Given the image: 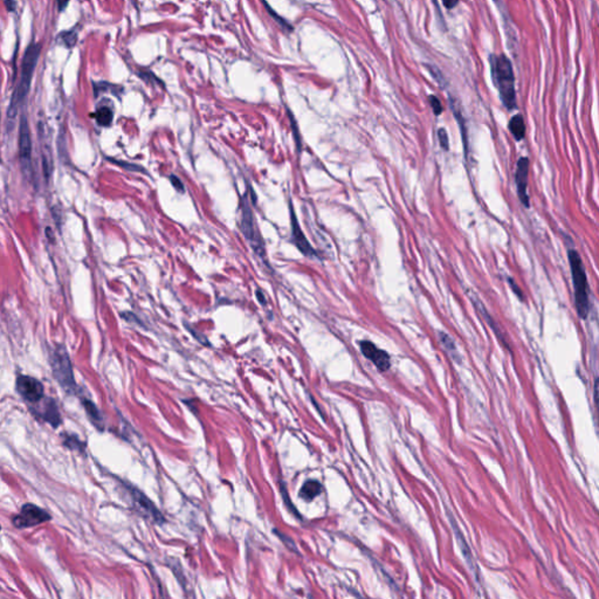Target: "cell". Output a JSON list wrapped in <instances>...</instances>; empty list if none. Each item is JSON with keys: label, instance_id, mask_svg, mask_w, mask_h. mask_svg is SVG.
Returning a JSON list of instances; mask_svg holds the SVG:
<instances>
[{"label": "cell", "instance_id": "cell-13", "mask_svg": "<svg viewBox=\"0 0 599 599\" xmlns=\"http://www.w3.org/2000/svg\"><path fill=\"white\" fill-rule=\"evenodd\" d=\"M40 416L44 418L47 423L51 424L53 427L60 426V413H59L57 404H55V401L53 399H46V403L44 404V409H42V412H40Z\"/></svg>", "mask_w": 599, "mask_h": 599}, {"label": "cell", "instance_id": "cell-1", "mask_svg": "<svg viewBox=\"0 0 599 599\" xmlns=\"http://www.w3.org/2000/svg\"><path fill=\"white\" fill-rule=\"evenodd\" d=\"M40 54L41 44H39V42L38 44L37 42H33V44L29 45L27 49H26L24 59H22L21 62L20 76H19L18 84H16L14 91H13L11 103H9L7 110L8 120H15L16 115H18L19 107H20V104L25 101V98L27 97L33 80V75H34V71L35 68H37Z\"/></svg>", "mask_w": 599, "mask_h": 599}, {"label": "cell", "instance_id": "cell-14", "mask_svg": "<svg viewBox=\"0 0 599 599\" xmlns=\"http://www.w3.org/2000/svg\"><path fill=\"white\" fill-rule=\"evenodd\" d=\"M322 493V486L321 483L318 481H316V480H308L307 482H304V485L302 486L301 490H300V498L303 499L304 501H312L315 498H317L318 495H320Z\"/></svg>", "mask_w": 599, "mask_h": 599}, {"label": "cell", "instance_id": "cell-16", "mask_svg": "<svg viewBox=\"0 0 599 599\" xmlns=\"http://www.w3.org/2000/svg\"><path fill=\"white\" fill-rule=\"evenodd\" d=\"M94 117L95 120H96L97 124H100L101 127H109L114 120V113L113 110H111V108L107 107V105H103V107H100L95 111Z\"/></svg>", "mask_w": 599, "mask_h": 599}, {"label": "cell", "instance_id": "cell-17", "mask_svg": "<svg viewBox=\"0 0 599 599\" xmlns=\"http://www.w3.org/2000/svg\"><path fill=\"white\" fill-rule=\"evenodd\" d=\"M439 337H440V342H442V344L445 347L446 350L449 351L450 355H452V357H456L457 356L456 347H455V343H454V341L452 340V338H450L449 335H446L445 332H440Z\"/></svg>", "mask_w": 599, "mask_h": 599}, {"label": "cell", "instance_id": "cell-27", "mask_svg": "<svg viewBox=\"0 0 599 599\" xmlns=\"http://www.w3.org/2000/svg\"><path fill=\"white\" fill-rule=\"evenodd\" d=\"M457 1H459V0H443V4L445 5L446 8L450 9V8L455 7V6L457 5Z\"/></svg>", "mask_w": 599, "mask_h": 599}, {"label": "cell", "instance_id": "cell-9", "mask_svg": "<svg viewBox=\"0 0 599 599\" xmlns=\"http://www.w3.org/2000/svg\"><path fill=\"white\" fill-rule=\"evenodd\" d=\"M289 207H291V226L293 242H294L296 248L304 256H308V258H317V253L315 252V249L312 248V246L310 245V242H309L307 236L302 232L301 226H300L298 222V217H296L295 210L294 207H293L292 203H289Z\"/></svg>", "mask_w": 599, "mask_h": 599}, {"label": "cell", "instance_id": "cell-29", "mask_svg": "<svg viewBox=\"0 0 599 599\" xmlns=\"http://www.w3.org/2000/svg\"><path fill=\"white\" fill-rule=\"evenodd\" d=\"M263 295H265V294H263V292L261 291V289H256V298H258V300L260 301V303H261L262 305H265L266 299H265V296H263Z\"/></svg>", "mask_w": 599, "mask_h": 599}, {"label": "cell", "instance_id": "cell-3", "mask_svg": "<svg viewBox=\"0 0 599 599\" xmlns=\"http://www.w3.org/2000/svg\"><path fill=\"white\" fill-rule=\"evenodd\" d=\"M568 256L569 262H570L577 314L581 318H587L589 311H590V299H589L590 292H589L587 272H585L583 260L575 249H570L568 252Z\"/></svg>", "mask_w": 599, "mask_h": 599}, {"label": "cell", "instance_id": "cell-24", "mask_svg": "<svg viewBox=\"0 0 599 599\" xmlns=\"http://www.w3.org/2000/svg\"><path fill=\"white\" fill-rule=\"evenodd\" d=\"M427 68L430 69V72H431V74H432V76H433L434 78H436V80H437L438 82H439L440 84H443V83H444V77H443L442 73H440V71H439V69L434 68V67H432V66H427Z\"/></svg>", "mask_w": 599, "mask_h": 599}, {"label": "cell", "instance_id": "cell-11", "mask_svg": "<svg viewBox=\"0 0 599 599\" xmlns=\"http://www.w3.org/2000/svg\"><path fill=\"white\" fill-rule=\"evenodd\" d=\"M528 177H529V159L528 157H521L516 164L515 183L518 187V196L521 203L525 207H529L528 196Z\"/></svg>", "mask_w": 599, "mask_h": 599}, {"label": "cell", "instance_id": "cell-15", "mask_svg": "<svg viewBox=\"0 0 599 599\" xmlns=\"http://www.w3.org/2000/svg\"><path fill=\"white\" fill-rule=\"evenodd\" d=\"M509 131L516 141H522L525 136V124L522 115H515L512 117L508 124Z\"/></svg>", "mask_w": 599, "mask_h": 599}, {"label": "cell", "instance_id": "cell-23", "mask_svg": "<svg viewBox=\"0 0 599 599\" xmlns=\"http://www.w3.org/2000/svg\"><path fill=\"white\" fill-rule=\"evenodd\" d=\"M170 180H171V183H172V185H173L174 189H176V191H178L179 193H184V191H185V189H184V185H183L182 180H180L178 178V177L174 176V174H171V176H170Z\"/></svg>", "mask_w": 599, "mask_h": 599}, {"label": "cell", "instance_id": "cell-10", "mask_svg": "<svg viewBox=\"0 0 599 599\" xmlns=\"http://www.w3.org/2000/svg\"><path fill=\"white\" fill-rule=\"evenodd\" d=\"M361 351L368 360L376 365L379 371H387L391 367V358L386 351L380 350L370 341H362L360 343Z\"/></svg>", "mask_w": 599, "mask_h": 599}, {"label": "cell", "instance_id": "cell-7", "mask_svg": "<svg viewBox=\"0 0 599 599\" xmlns=\"http://www.w3.org/2000/svg\"><path fill=\"white\" fill-rule=\"evenodd\" d=\"M19 157L25 171H31L32 166V136L26 115H22L19 124Z\"/></svg>", "mask_w": 599, "mask_h": 599}, {"label": "cell", "instance_id": "cell-25", "mask_svg": "<svg viewBox=\"0 0 599 599\" xmlns=\"http://www.w3.org/2000/svg\"><path fill=\"white\" fill-rule=\"evenodd\" d=\"M508 284H509V286H510V288H512V291L515 293V295L518 296V298H519V299L521 300V301H522V300H523V296H522V295H523V294H522V291H521V289L519 288V286L515 284V282H514V280L509 278V279H508Z\"/></svg>", "mask_w": 599, "mask_h": 599}, {"label": "cell", "instance_id": "cell-21", "mask_svg": "<svg viewBox=\"0 0 599 599\" xmlns=\"http://www.w3.org/2000/svg\"><path fill=\"white\" fill-rule=\"evenodd\" d=\"M438 137H439V143L440 147L443 148L445 151L449 150V135H447V131L442 128V129L438 130Z\"/></svg>", "mask_w": 599, "mask_h": 599}, {"label": "cell", "instance_id": "cell-33", "mask_svg": "<svg viewBox=\"0 0 599 599\" xmlns=\"http://www.w3.org/2000/svg\"><path fill=\"white\" fill-rule=\"evenodd\" d=\"M0 529H1V528H0Z\"/></svg>", "mask_w": 599, "mask_h": 599}, {"label": "cell", "instance_id": "cell-28", "mask_svg": "<svg viewBox=\"0 0 599 599\" xmlns=\"http://www.w3.org/2000/svg\"><path fill=\"white\" fill-rule=\"evenodd\" d=\"M69 0H57V5H58V9L60 12L64 11V9L67 7Z\"/></svg>", "mask_w": 599, "mask_h": 599}, {"label": "cell", "instance_id": "cell-6", "mask_svg": "<svg viewBox=\"0 0 599 599\" xmlns=\"http://www.w3.org/2000/svg\"><path fill=\"white\" fill-rule=\"evenodd\" d=\"M51 520V516L44 509L39 508L38 506L27 503L22 507L20 513L13 519V524L15 528H28V526H34L41 523L47 522Z\"/></svg>", "mask_w": 599, "mask_h": 599}, {"label": "cell", "instance_id": "cell-8", "mask_svg": "<svg viewBox=\"0 0 599 599\" xmlns=\"http://www.w3.org/2000/svg\"><path fill=\"white\" fill-rule=\"evenodd\" d=\"M16 390L29 403H39L44 398V386L33 377L19 376L16 378Z\"/></svg>", "mask_w": 599, "mask_h": 599}, {"label": "cell", "instance_id": "cell-30", "mask_svg": "<svg viewBox=\"0 0 599 599\" xmlns=\"http://www.w3.org/2000/svg\"><path fill=\"white\" fill-rule=\"evenodd\" d=\"M4 1H5V5H6V7H7L8 11H11V12L14 11V8H15L14 0H4Z\"/></svg>", "mask_w": 599, "mask_h": 599}, {"label": "cell", "instance_id": "cell-26", "mask_svg": "<svg viewBox=\"0 0 599 599\" xmlns=\"http://www.w3.org/2000/svg\"><path fill=\"white\" fill-rule=\"evenodd\" d=\"M110 160H111V162H114V163L118 164V165H121V166L126 167V169L130 170V171H137V170H138V171H144V170L142 169V167H140V166H137V165H130V163L118 162V160H114V159H110Z\"/></svg>", "mask_w": 599, "mask_h": 599}, {"label": "cell", "instance_id": "cell-18", "mask_svg": "<svg viewBox=\"0 0 599 599\" xmlns=\"http://www.w3.org/2000/svg\"><path fill=\"white\" fill-rule=\"evenodd\" d=\"M59 39L64 42V44L67 46V47L72 48L74 47L75 45H76L77 42V33L74 31H68V32H62L60 35H59Z\"/></svg>", "mask_w": 599, "mask_h": 599}, {"label": "cell", "instance_id": "cell-4", "mask_svg": "<svg viewBox=\"0 0 599 599\" xmlns=\"http://www.w3.org/2000/svg\"><path fill=\"white\" fill-rule=\"evenodd\" d=\"M239 227L240 231H241L243 236L247 240V242L249 243V246H251V248L254 251L255 254L268 265L265 242H263L262 240L261 233H260L258 224H256L254 213H253L251 204H249L248 191L245 196L241 197V202H240Z\"/></svg>", "mask_w": 599, "mask_h": 599}, {"label": "cell", "instance_id": "cell-20", "mask_svg": "<svg viewBox=\"0 0 599 599\" xmlns=\"http://www.w3.org/2000/svg\"><path fill=\"white\" fill-rule=\"evenodd\" d=\"M288 115H289V120H291V124H292V129L293 133H294V138H295V143H296V148H298V152H301V137H300V133H299V128H298V123H296L294 116H293L291 111L288 110Z\"/></svg>", "mask_w": 599, "mask_h": 599}, {"label": "cell", "instance_id": "cell-12", "mask_svg": "<svg viewBox=\"0 0 599 599\" xmlns=\"http://www.w3.org/2000/svg\"><path fill=\"white\" fill-rule=\"evenodd\" d=\"M133 498H134L135 505H137L138 507H140V509L142 510L143 513H146L148 516H150V518L152 519L154 522L163 521L162 516H160V513L158 512V510L156 509V507H154L152 503L149 501V499H148L147 496L141 494L138 490H133Z\"/></svg>", "mask_w": 599, "mask_h": 599}, {"label": "cell", "instance_id": "cell-31", "mask_svg": "<svg viewBox=\"0 0 599 599\" xmlns=\"http://www.w3.org/2000/svg\"><path fill=\"white\" fill-rule=\"evenodd\" d=\"M494 1H495V2H498V1H499V0H494Z\"/></svg>", "mask_w": 599, "mask_h": 599}, {"label": "cell", "instance_id": "cell-32", "mask_svg": "<svg viewBox=\"0 0 599 599\" xmlns=\"http://www.w3.org/2000/svg\"><path fill=\"white\" fill-rule=\"evenodd\" d=\"M0 118H1V115H0Z\"/></svg>", "mask_w": 599, "mask_h": 599}, {"label": "cell", "instance_id": "cell-5", "mask_svg": "<svg viewBox=\"0 0 599 599\" xmlns=\"http://www.w3.org/2000/svg\"><path fill=\"white\" fill-rule=\"evenodd\" d=\"M52 369L54 376L57 378L61 386L68 392H73L75 389V380L73 377V369H72L71 361H69L67 350L59 345L55 348L51 360Z\"/></svg>", "mask_w": 599, "mask_h": 599}, {"label": "cell", "instance_id": "cell-22", "mask_svg": "<svg viewBox=\"0 0 599 599\" xmlns=\"http://www.w3.org/2000/svg\"><path fill=\"white\" fill-rule=\"evenodd\" d=\"M429 101H430L431 107H432V109H433L434 115H437L438 116V115H440L443 113L444 108H443V104H442V102H440L439 98H438L437 96H434V95H431V96L429 97Z\"/></svg>", "mask_w": 599, "mask_h": 599}, {"label": "cell", "instance_id": "cell-19", "mask_svg": "<svg viewBox=\"0 0 599 599\" xmlns=\"http://www.w3.org/2000/svg\"><path fill=\"white\" fill-rule=\"evenodd\" d=\"M83 406L85 407V410H87L88 416L90 417V419L93 420V423H95L98 426V424L102 421V418L100 416V413H98V410L96 409V406H95L91 401H88V400H83Z\"/></svg>", "mask_w": 599, "mask_h": 599}, {"label": "cell", "instance_id": "cell-2", "mask_svg": "<svg viewBox=\"0 0 599 599\" xmlns=\"http://www.w3.org/2000/svg\"><path fill=\"white\" fill-rule=\"evenodd\" d=\"M490 65H492L493 78H494L503 105L508 110L515 109V76L512 62L506 55H500V57H493L490 59Z\"/></svg>", "mask_w": 599, "mask_h": 599}]
</instances>
